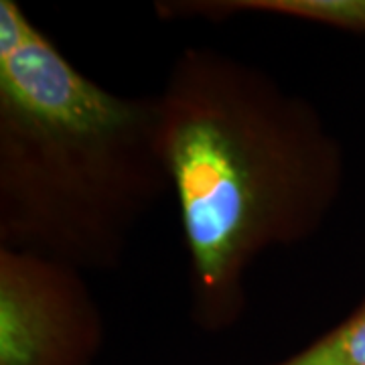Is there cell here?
<instances>
[{"label": "cell", "mask_w": 365, "mask_h": 365, "mask_svg": "<svg viewBox=\"0 0 365 365\" xmlns=\"http://www.w3.org/2000/svg\"><path fill=\"white\" fill-rule=\"evenodd\" d=\"M157 96L191 319L223 333L246 311L258 258L327 223L343 189V148L313 102L220 49H182Z\"/></svg>", "instance_id": "1"}, {"label": "cell", "mask_w": 365, "mask_h": 365, "mask_svg": "<svg viewBox=\"0 0 365 365\" xmlns=\"http://www.w3.org/2000/svg\"><path fill=\"white\" fill-rule=\"evenodd\" d=\"M170 191L158 96H122L0 0V248L120 266Z\"/></svg>", "instance_id": "2"}, {"label": "cell", "mask_w": 365, "mask_h": 365, "mask_svg": "<svg viewBox=\"0 0 365 365\" xmlns=\"http://www.w3.org/2000/svg\"><path fill=\"white\" fill-rule=\"evenodd\" d=\"M83 274L0 248V365H96L104 317Z\"/></svg>", "instance_id": "3"}, {"label": "cell", "mask_w": 365, "mask_h": 365, "mask_svg": "<svg viewBox=\"0 0 365 365\" xmlns=\"http://www.w3.org/2000/svg\"><path fill=\"white\" fill-rule=\"evenodd\" d=\"M163 19L207 16L211 21L235 14H272L331 26L345 33H365V0H211V2H157Z\"/></svg>", "instance_id": "4"}, {"label": "cell", "mask_w": 365, "mask_h": 365, "mask_svg": "<svg viewBox=\"0 0 365 365\" xmlns=\"http://www.w3.org/2000/svg\"><path fill=\"white\" fill-rule=\"evenodd\" d=\"M270 365H365V297L311 345Z\"/></svg>", "instance_id": "5"}]
</instances>
